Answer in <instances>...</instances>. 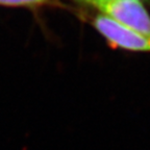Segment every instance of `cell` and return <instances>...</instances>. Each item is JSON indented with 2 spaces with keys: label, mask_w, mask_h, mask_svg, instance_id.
<instances>
[{
  "label": "cell",
  "mask_w": 150,
  "mask_h": 150,
  "mask_svg": "<svg viewBox=\"0 0 150 150\" xmlns=\"http://www.w3.org/2000/svg\"><path fill=\"white\" fill-rule=\"evenodd\" d=\"M49 2L50 0H0V5L11 7H37Z\"/></svg>",
  "instance_id": "2"
},
{
  "label": "cell",
  "mask_w": 150,
  "mask_h": 150,
  "mask_svg": "<svg viewBox=\"0 0 150 150\" xmlns=\"http://www.w3.org/2000/svg\"><path fill=\"white\" fill-rule=\"evenodd\" d=\"M75 1H77V2L81 3V4L88 5V6H92V7H94V8H97L101 3L106 1V0H75ZM141 1H143L144 2L145 0H141Z\"/></svg>",
  "instance_id": "3"
},
{
  "label": "cell",
  "mask_w": 150,
  "mask_h": 150,
  "mask_svg": "<svg viewBox=\"0 0 150 150\" xmlns=\"http://www.w3.org/2000/svg\"><path fill=\"white\" fill-rule=\"evenodd\" d=\"M96 9L122 25L150 35V15L141 0H106Z\"/></svg>",
  "instance_id": "1"
}]
</instances>
